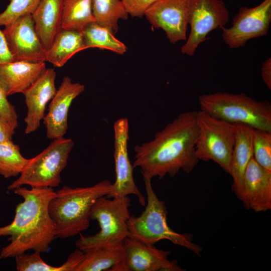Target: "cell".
Instances as JSON below:
<instances>
[{"mask_svg":"<svg viewBox=\"0 0 271 271\" xmlns=\"http://www.w3.org/2000/svg\"><path fill=\"white\" fill-rule=\"evenodd\" d=\"M197 111L180 114L157 132L153 140L137 145L132 166L139 167L143 177L159 179L174 177L182 170L193 171L199 160L195 154L198 135Z\"/></svg>","mask_w":271,"mask_h":271,"instance_id":"1","label":"cell"},{"mask_svg":"<svg viewBox=\"0 0 271 271\" xmlns=\"http://www.w3.org/2000/svg\"><path fill=\"white\" fill-rule=\"evenodd\" d=\"M14 193L23 197L13 221L0 227V237L9 236L10 243L1 249V258L13 257L29 250L46 253L56 235L55 224L49 211L50 200L55 196L51 187H20Z\"/></svg>","mask_w":271,"mask_h":271,"instance_id":"2","label":"cell"},{"mask_svg":"<svg viewBox=\"0 0 271 271\" xmlns=\"http://www.w3.org/2000/svg\"><path fill=\"white\" fill-rule=\"evenodd\" d=\"M112 186L109 180H104L90 187L64 186L55 191L49 211L55 224L57 237H71L87 229L92 206L98 198L106 196Z\"/></svg>","mask_w":271,"mask_h":271,"instance_id":"3","label":"cell"},{"mask_svg":"<svg viewBox=\"0 0 271 271\" xmlns=\"http://www.w3.org/2000/svg\"><path fill=\"white\" fill-rule=\"evenodd\" d=\"M201 110L232 124H244L252 128L271 132V104L258 101L244 93L216 92L200 95Z\"/></svg>","mask_w":271,"mask_h":271,"instance_id":"4","label":"cell"},{"mask_svg":"<svg viewBox=\"0 0 271 271\" xmlns=\"http://www.w3.org/2000/svg\"><path fill=\"white\" fill-rule=\"evenodd\" d=\"M147 197L144 211L139 216L130 215L127 221L129 235L144 242L153 244L167 239L200 256L202 247L192 241L188 233H179L171 228L167 221V210L164 201L154 192L150 178L143 177Z\"/></svg>","mask_w":271,"mask_h":271,"instance_id":"5","label":"cell"},{"mask_svg":"<svg viewBox=\"0 0 271 271\" xmlns=\"http://www.w3.org/2000/svg\"><path fill=\"white\" fill-rule=\"evenodd\" d=\"M112 198L101 197L94 203L90 218L98 222L100 230L93 235L80 234L75 242L77 248L85 252L98 247L120 246L129 235L127 221L130 216V199L128 196Z\"/></svg>","mask_w":271,"mask_h":271,"instance_id":"6","label":"cell"},{"mask_svg":"<svg viewBox=\"0 0 271 271\" xmlns=\"http://www.w3.org/2000/svg\"><path fill=\"white\" fill-rule=\"evenodd\" d=\"M74 142L58 138L36 157L30 159L19 178L8 187L14 190L24 185L31 187H55L61 182V173L67 165Z\"/></svg>","mask_w":271,"mask_h":271,"instance_id":"7","label":"cell"},{"mask_svg":"<svg viewBox=\"0 0 271 271\" xmlns=\"http://www.w3.org/2000/svg\"><path fill=\"white\" fill-rule=\"evenodd\" d=\"M198 135L195 154L199 160L213 161L229 174L235 143L234 124L211 116L204 111H197Z\"/></svg>","mask_w":271,"mask_h":271,"instance_id":"8","label":"cell"},{"mask_svg":"<svg viewBox=\"0 0 271 271\" xmlns=\"http://www.w3.org/2000/svg\"><path fill=\"white\" fill-rule=\"evenodd\" d=\"M229 12L222 0H189L188 25L190 32L182 46V53L194 55L208 34L225 27L229 20Z\"/></svg>","mask_w":271,"mask_h":271,"instance_id":"9","label":"cell"},{"mask_svg":"<svg viewBox=\"0 0 271 271\" xmlns=\"http://www.w3.org/2000/svg\"><path fill=\"white\" fill-rule=\"evenodd\" d=\"M271 23V0H263L253 8L240 7L231 26L222 29L221 37L231 49L245 46L248 41L266 36Z\"/></svg>","mask_w":271,"mask_h":271,"instance_id":"10","label":"cell"},{"mask_svg":"<svg viewBox=\"0 0 271 271\" xmlns=\"http://www.w3.org/2000/svg\"><path fill=\"white\" fill-rule=\"evenodd\" d=\"M114 154L115 181L107 198L127 196L132 194L137 196L139 202L145 206V198L139 190L133 179V166L128 154L129 123L126 118L116 120L113 124Z\"/></svg>","mask_w":271,"mask_h":271,"instance_id":"11","label":"cell"},{"mask_svg":"<svg viewBox=\"0 0 271 271\" xmlns=\"http://www.w3.org/2000/svg\"><path fill=\"white\" fill-rule=\"evenodd\" d=\"M123 260L116 271H181L176 260L168 258L170 252L159 249L130 235L122 243Z\"/></svg>","mask_w":271,"mask_h":271,"instance_id":"12","label":"cell"},{"mask_svg":"<svg viewBox=\"0 0 271 271\" xmlns=\"http://www.w3.org/2000/svg\"><path fill=\"white\" fill-rule=\"evenodd\" d=\"M3 31L14 61H46V50L37 35L32 14L20 17Z\"/></svg>","mask_w":271,"mask_h":271,"instance_id":"13","label":"cell"},{"mask_svg":"<svg viewBox=\"0 0 271 271\" xmlns=\"http://www.w3.org/2000/svg\"><path fill=\"white\" fill-rule=\"evenodd\" d=\"M189 0H158L145 16L152 26L162 29L172 44L186 40Z\"/></svg>","mask_w":271,"mask_h":271,"instance_id":"14","label":"cell"},{"mask_svg":"<svg viewBox=\"0 0 271 271\" xmlns=\"http://www.w3.org/2000/svg\"><path fill=\"white\" fill-rule=\"evenodd\" d=\"M85 90L84 85L73 83L68 76L63 78L51 99L43 123L46 136L50 140L63 137L68 129V114L73 101Z\"/></svg>","mask_w":271,"mask_h":271,"instance_id":"15","label":"cell"},{"mask_svg":"<svg viewBox=\"0 0 271 271\" xmlns=\"http://www.w3.org/2000/svg\"><path fill=\"white\" fill-rule=\"evenodd\" d=\"M56 73L53 68L46 69L38 79L23 93L28 111L24 120L25 133L35 131L44 118L47 103L54 96Z\"/></svg>","mask_w":271,"mask_h":271,"instance_id":"16","label":"cell"},{"mask_svg":"<svg viewBox=\"0 0 271 271\" xmlns=\"http://www.w3.org/2000/svg\"><path fill=\"white\" fill-rule=\"evenodd\" d=\"M241 201L246 209L256 212L271 209V172L260 166L253 157L245 172Z\"/></svg>","mask_w":271,"mask_h":271,"instance_id":"17","label":"cell"},{"mask_svg":"<svg viewBox=\"0 0 271 271\" xmlns=\"http://www.w3.org/2000/svg\"><path fill=\"white\" fill-rule=\"evenodd\" d=\"M234 124L235 140L229 174L233 181L231 189L237 198L241 200L245 172L250 160L253 157V128L244 124Z\"/></svg>","mask_w":271,"mask_h":271,"instance_id":"18","label":"cell"},{"mask_svg":"<svg viewBox=\"0 0 271 271\" xmlns=\"http://www.w3.org/2000/svg\"><path fill=\"white\" fill-rule=\"evenodd\" d=\"M45 62L14 61L0 66V83L6 94L24 93L46 70Z\"/></svg>","mask_w":271,"mask_h":271,"instance_id":"19","label":"cell"},{"mask_svg":"<svg viewBox=\"0 0 271 271\" xmlns=\"http://www.w3.org/2000/svg\"><path fill=\"white\" fill-rule=\"evenodd\" d=\"M64 0H41L32 14L36 31L46 51L61 29Z\"/></svg>","mask_w":271,"mask_h":271,"instance_id":"20","label":"cell"},{"mask_svg":"<svg viewBox=\"0 0 271 271\" xmlns=\"http://www.w3.org/2000/svg\"><path fill=\"white\" fill-rule=\"evenodd\" d=\"M85 49L82 32L61 28L46 51V61L61 67L75 54Z\"/></svg>","mask_w":271,"mask_h":271,"instance_id":"21","label":"cell"},{"mask_svg":"<svg viewBox=\"0 0 271 271\" xmlns=\"http://www.w3.org/2000/svg\"><path fill=\"white\" fill-rule=\"evenodd\" d=\"M122 245L98 247L84 252L83 258L75 271H116L123 260Z\"/></svg>","mask_w":271,"mask_h":271,"instance_id":"22","label":"cell"},{"mask_svg":"<svg viewBox=\"0 0 271 271\" xmlns=\"http://www.w3.org/2000/svg\"><path fill=\"white\" fill-rule=\"evenodd\" d=\"M93 22L92 0H64L61 28L82 32Z\"/></svg>","mask_w":271,"mask_h":271,"instance_id":"23","label":"cell"},{"mask_svg":"<svg viewBox=\"0 0 271 271\" xmlns=\"http://www.w3.org/2000/svg\"><path fill=\"white\" fill-rule=\"evenodd\" d=\"M83 256L84 252L77 248L60 266H54L45 262L38 252L34 251L32 254L24 253L15 257L18 271H75Z\"/></svg>","mask_w":271,"mask_h":271,"instance_id":"24","label":"cell"},{"mask_svg":"<svg viewBox=\"0 0 271 271\" xmlns=\"http://www.w3.org/2000/svg\"><path fill=\"white\" fill-rule=\"evenodd\" d=\"M95 22L114 35L119 19L126 20L128 14L121 0H92Z\"/></svg>","mask_w":271,"mask_h":271,"instance_id":"25","label":"cell"},{"mask_svg":"<svg viewBox=\"0 0 271 271\" xmlns=\"http://www.w3.org/2000/svg\"><path fill=\"white\" fill-rule=\"evenodd\" d=\"M82 33L86 49H107L121 55L126 51V47L122 42L117 40L108 29L96 22L88 25Z\"/></svg>","mask_w":271,"mask_h":271,"instance_id":"26","label":"cell"},{"mask_svg":"<svg viewBox=\"0 0 271 271\" xmlns=\"http://www.w3.org/2000/svg\"><path fill=\"white\" fill-rule=\"evenodd\" d=\"M30 159L24 157L12 140L0 143V175L8 178L20 175Z\"/></svg>","mask_w":271,"mask_h":271,"instance_id":"27","label":"cell"},{"mask_svg":"<svg viewBox=\"0 0 271 271\" xmlns=\"http://www.w3.org/2000/svg\"><path fill=\"white\" fill-rule=\"evenodd\" d=\"M253 152L255 161L271 172V132L253 128Z\"/></svg>","mask_w":271,"mask_h":271,"instance_id":"28","label":"cell"},{"mask_svg":"<svg viewBox=\"0 0 271 271\" xmlns=\"http://www.w3.org/2000/svg\"><path fill=\"white\" fill-rule=\"evenodd\" d=\"M41 0H10L6 9L0 13V26H7L20 17L32 14Z\"/></svg>","mask_w":271,"mask_h":271,"instance_id":"29","label":"cell"},{"mask_svg":"<svg viewBox=\"0 0 271 271\" xmlns=\"http://www.w3.org/2000/svg\"><path fill=\"white\" fill-rule=\"evenodd\" d=\"M0 115L14 128L18 126V115L15 108L8 100L0 83Z\"/></svg>","mask_w":271,"mask_h":271,"instance_id":"30","label":"cell"},{"mask_svg":"<svg viewBox=\"0 0 271 271\" xmlns=\"http://www.w3.org/2000/svg\"><path fill=\"white\" fill-rule=\"evenodd\" d=\"M128 14L142 18L146 11L158 0H121Z\"/></svg>","mask_w":271,"mask_h":271,"instance_id":"31","label":"cell"},{"mask_svg":"<svg viewBox=\"0 0 271 271\" xmlns=\"http://www.w3.org/2000/svg\"><path fill=\"white\" fill-rule=\"evenodd\" d=\"M14 61L5 34L0 29V66Z\"/></svg>","mask_w":271,"mask_h":271,"instance_id":"32","label":"cell"},{"mask_svg":"<svg viewBox=\"0 0 271 271\" xmlns=\"http://www.w3.org/2000/svg\"><path fill=\"white\" fill-rule=\"evenodd\" d=\"M15 129L0 115V143L12 140L13 136L15 132Z\"/></svg>","mask_w":271,"mask_h":271,"instance_id":"33","label":"cell"},{"mask_svg":"<svg viewBox=\"0 0 271 271\" xmlns=\"http://www.w3.org/2000/svg\"><path fill=\"white\" fill-rule=\"evenodd\" d=\"M261 76L267 88L271 89V58L264 61L261 68Z\"/></svg>","mask_w":271,"mask_h":271,"instance_id":"34","label":"cell"},{"mask_svg":"<svg viewBox=\"0 0 271 271\" xmlns=\"http://www.w3.org/2000/svg\"><path fill=\"white\" fill-rule=\"evenodd\" d=\"M1 247H0V252H1Z\"/></svg>","mask_w":271,"mask_h":271,"instance_id":"35","label":"cell"}]
</instances>
